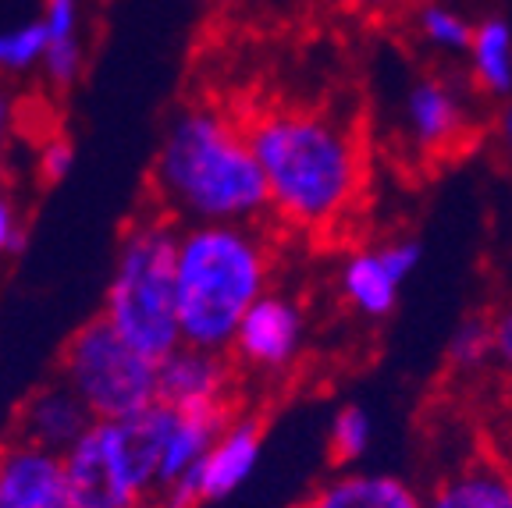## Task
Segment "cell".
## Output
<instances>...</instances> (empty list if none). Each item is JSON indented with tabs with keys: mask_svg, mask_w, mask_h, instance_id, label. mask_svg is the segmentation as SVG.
<instances>
[{
	"mask_svg": "<svg viewBox=\"0 0 512 508\" xmlns=\"http://www.w3.org/2000/svg\"><path fill=\"white\" fill-rule=\"evenodd\" d=\"M153 189L160 210L178 224H256L271 214L264 171L246 121L214 104H189L171 114Z\"/></svg>",
	"mask_w": 512,
	"mask_h": 508,
	"instance_id": "1",
	"label": "cell"
},
{
	"mask_svg": "<svg viewBox=\"0 0 512 508\" xmlns=\"http://www.w3.org/2000/svg\"><path fill=\"white\" fill-rule=\"evenodd\" d=\"M271 214L299 231L335 228L363 192L360 139L310 107H264L246 118Z\"/></svg>",
	"mask_w": 512,
	"mask_h": 508,
	"instance_id": "2",
	"label": "cell"
},
{
	"mask_svg": "<svg viewBox=\"0 0 512 508\" xmlns=\"http://www.w3.org/2000/svg\"><path fill=\"white\" fill-rule=\"evenodd\" d=\"M274 253L256 224H185L175 285L182 345L232 352L242 317L271 292Z\"/></svg>",
	"mask_w": 512,
	"mask_h": 508,
	"instance_id": "3",
	"label": "cell"
},
{
	"mask_svg": "<svg viewBox=\"0 0 512 508\" xmlns=\"http://www.w3.org/2000/svg\"><path fill=\"white\" fill-rule=\"evenodd\" d=\"M178 235L182 224L164 210H146L136 221H128L100 313L132 349L150 356L153 363L182 349L175 285Z\"/></svg>",
	"mask_w": 512,
	"mask_h": 508,
	"instance_id": "4",
	"label": "cell"
},
{
	"mask_svg": "<svg viewBox=\"0 0 512 508\" xmlns=\"http://www.w3.org/2000/svg\"><path fill=\"white\" fill-rule=\"evenodd\" d=\"M57 377L89 405L96 420H125L157 402L160 363L121 338L104 317H93L68 338Z\"/></svg>",
	"mask_w": 512,
	"mask_h": 508,
	"instance_id": "5",
	"label": "cell"
},
{
	"mask_svg": "<svg viewBox=\"0 0 512 508\" xmlns=\"http://www.w3.org/2000/svg\"><path fill=\"white\" fill-rule=\"evenodd\" d=\"M480 96L470 79L448 72H424L409 79L399 96V139L420 160H441L459 153L473 139L477 128V104Z\"/></svg>",
	"mask_w": 512,
	"mask_h": 508,
	"instance_id": "6",
	"label": "cell"
},
{
	"mask_svg": "<svg viewBox=\"0 0 512 508\" xmlns=\"http://www.w3.org/2000/svg\"><path fill=\"white\" fill-rule=\"evenodd\" d=\"M420 260H424V246L409 235L352 249L338 267V295L356 317L388 320Z\"/></svg>",
	"mask_w": 512,
	"mask_h": 508,
	"instance_id": "7",
	"label": "cell"
},
{
	"mask_svg": "<svg viewBox=\"0 0 512 508\" xmlns=\"http://www.w3.org/2000/svg\"><path fill=\"white\" fill-rule=\"evenodd\" d=\"M306 349V310L296 295L267 292L242 317L228 356L260 377H281L299 363Z\"/></svg>",
	"mask_w": 512,
	"mask_h": 508,
	"instance_id": "8",
	"label": "cell"
},
{
	"mask_svg": "<svg viewBox=\"0 0 512 508\" xmlns=\"http://www.w3.org/2000/svg\"><path fill=\"white\" fill-rule=\"evenodd\" d=\"M260 452H264V423L256 416H232L200 466L178 480L168 494H160L157 508H196L203 501L232 498L253 477Z\"/></svg>",
	"mask_w": 512,
	"mask_h": 508,
	"instance_id": "9",
	"label": "cell"
},
{
	"mask_svg": "<svg viewBox=\"0 0 512 508\" xmlns=\"http://www.w3.org/2000/svg\"><path fill=\"white\" fill-rule=\"evenodd\" d=\"M64 469H68V491H72V508H146L150 501L139 494V487L128 480L118 452H114L111 427L96 420L64 452Z\"/></svg>",
	"mask_w": 512,
	"mask_h": 508,
	"instance_id": "10",
	"label": "cell"
},
{
	"mask_svg": "<svg viewBox=\"0 0 512 508\" xmlns=\"http://www.w3.org/2000/svg\"><path fill=\"white\" fill-rule=\"evenodd\" d=\"M235 359L228 352H207L182 345L160 359L157 402L178 413H232Z\"/></svg>",
	"mask_w": 512,
	"mask_h": 508,
	"instance_id": "11",
	"label": "cell"
},
{
	"mask_svg": "<svg viewBox=\"0 0 512 508\" xmlns=\"http://www.w3.org/2000/svg\"><path fill=\"white\" fill-rule=\"evenodd\" d=\"M0 508H72L64 455L15 434L0 441Z\"/></svg>",
	"mask_w": 512,
	"mask_h": 508,
	"instance_id": "12",
	"label": "cell"
},
{
	"mask_svg": "<svg viewBox=\"0 0 512 508\" xmlns=\"http://www.w3.org/2000/svg\"><path fill=\"white\" fill-rule=\"evenodd\" d=\"M93 423H96V416L89 413V405L75 395L72 384L54 377V381L40 384V388L25 398L11 434L64 455L75 441H82V434H86Z\"/></svg>",
	"mask_w": 512,
	"mask_h": 508,
	"instance_id": "13",
	"label": "cell"
},
{
	"mask_svg": "<svg viewBox=\"0 0 512 508\" xmlns=\"http://www.w3.org/2000/svg\"><path fill=\"white\" fill-rule=\"evenodd\" d=\"M104 423L111 427L114 452H118L128 480L139 487V494L150 505H157L160 469H164V452H168V437L171 427H175V409L164 402H153L143 413Z\"/></svg>",
	"mask_w": 512,
	"mask_h": 508,
	"instance_id": "14",
	"label": "cell"
},
{
	"mask_svg": "<svg viewBox=\"0 0 512 508\" xmlns=\"http://www.w3.org/2000/svg\"><path fill=\"white\" fill-rule=\"evenodd\" d=\"M299 508H427V494L392 469L356 466L317 484Z\"/></svg>",
	"mask_w": 512,
	"mask_h": 508,
	"instance_id": "15",
	"label": "cell"
},
{
	"mask_svg": "<svg viewBox=\"0 0 512 508\" xmlns=\"http://www.w3.org/2000/svg\"><path fill=\"white\" fill-rule=\"evenodd\" d=\"M427 494V508H512V466L470 459L448 469Z\"/></svg>",
	"mask_w": 512,
	"mask_h": 508,
	"instance_id": "16",
	"label": "cell"
},
{
	"mask_svg": "<svg viewBox=\"0 0 512 508\" xmlns=\"http://www.w3.org/2000/svg\"><path fill=\"white\" fill-rule=\"evenodd\" d=\"M466 79L488 100H512V18L484 15L473 25V40L466 50Z\"/></svg>",
	"mask_w": 512,
	"mask_h": 508,
	"instance_id": "17",
	"label": "cell"
},
{
	"mask_svg": "<svg viewBox=\"0 0 512 508\" xmlns=\"http://www.w3.org/2000/svg\"><path fill=\"white\" fill-rule=\"evenodd\" d=\"M40 22L47 25L50 50L43 61V75L50 86L68 89L86 68V50H82V0H43Z\"/></svg>",
	"mask_w": 512,
	"mask_h": 508,
	"instance_id": "18",
	"label": "cell"
},
{
	"mask_svg": "<svg viewBox=\"0 0 512 508\" xmlns=\"http://www.w3.org/2000/svg\"><path fill=\"white\" fill-rule=\"evenodd\" d=\"M473 25H477V18L463 15L448 0H416L413 4V32L420 36V43H427L445 57H466Z\"/></svg>",
	"mask_w": 512,
	"mask_h": 508,
	"instance_id": "19",
	"label": "cell"
},
{
	"mask_svg": "<svg viewBox=\"0 0 512 508\" xmlns=\"http://www.w3.org/2000/svg\"><path fill=\"white\" fill-rule=\"evenodd\" d=\"M445 363L456 377H480L484 370H495L491 313H470L452 327V338L445 345Z\"/></svg>",
	"mask_w": 512,
	"mask_h": 508,
	"instance_id": "20",
	"label": "cell"
},
{
	"mask_svg": "<svg viewBox=\"0 0 512 508\" xmlns=\"http://www.w3.org/2000/svg\"><path fill=\"white\" fill-rule=\"evenodd\" d=\"M374 448V416L356 402L335 409L328 423V452L338 469H356Z\"/></svg>",
	"mask_w": 512,
	"mask_h": 508,
	"instance_id": "21",
	"label": "cell"
},
{
	"mask_svg": "<svg viewBox=\"0 0 512 508\" xmlns=\"http://www.w3.org/2000/svg\"><path fill=\"white\" fill-rule=\"evenodd\" d=\"M47 50H50V36L40 18L36 22L11 25V29L0 32V72L25 75L32 68H43Z\"/></svg>",
	"mask_w": 512,
	"mask_h": 508,
	"instance_id": "22",
	"label": "cell"
},
{
	"mask_svg": "<svg viewBox=\"0 0 512 508\" xmlns=\"http://www.w3.org/2000/svg\"><path fill=\"white\" fill-rule=\"evenodd\" d=\"M75 164V146L68 135H50V139H43L40 146V178L43 185H57L68 178V171H72Z\"/></svg>",
	"mask_w": 512,
	"mask_h": 508,
	"instance_id": "23",
	"label": "cell"
},
{
	"mask_svg": "<svg viewBox=\"0 0 512 508\" xmlns=\"http://www.w3.org/2000/svg\"><path fill=\"white\" fill-rule=\"evenodd\" d=\"M491 331H495V374L512 388V299L491 313Z\"/></svg>",
	"mask_w": 512,
	"mask_h": 508,
	"instance_id": "24",
	"label": "cell"
},
{
	"mask_svg": "<svg viewBox=\"0 0 512 508\" xmlns=\"http://www.w3.org/2000/svg\"><path fill=\"white\" fill-rule=\"evenodd\" d=\"M22 246V224H18V210L4 192H0V256L15 253Z\"/></svg>",
	"mask_w": 512,
	"mask_h": 508,
	"instance_id": "25",
	"label": "cell"
},
{
	"mask_svg": "<svg viewBox=\"0 0 512 508\" xmlns=\"http://www.w3.org/2000/svg\"><path fill=\"white\" fill-rule=\"evenodd\" d=\"M491 128H495V143H498V150H502V157L512 160V100L498 104Z\"/></svg>",
	"mask_w": 512,
	"mask_h": 508,
	"instance_id": "26",
	"label": "cell"
},
{
	"mask_svg": "<svg viewBox=\"0 0 512 508\" xmlns=\"http://www.w3.org/2000/svg\"><path fill=\"white\" fill-rule=\"evenodd\" d=\"M345 8L363 11V15H392V11L409 8L413 0H342Z\"/></svg>",
	"mask_w": 512,
	"mask_h": 508,
	"instance_id": "27",
	"label": "cell"
},
{
	"mask_svg": "<svg viewBox=\"0 0 512 508\" xmlns=\"http://www.w3.org/2000/svg\"><path fill=\"white\" fill-rule=\"evenodd\" d=\"M8 139H11V100L0 93V171H4V157H8Z\"/></svg>",
	"mask_w": 512,
	"mask_h": 508,
	"instance_id": "28",
	"label": "cell"
},
{
	"mask_svg": "<svg viewBox=\"0 0 512 508\" xmlns=\"http://www.w3.org/2000/svg\"><path fill=\"white\" fill-rule=\"evenodd\" d=\"M203 4H214V0H203Z\"/></svg>",
	"mask_w": 512,
	"mask_h": 508,
	"instance_id": "29",
	"label": "cell"
}]
</instances>
